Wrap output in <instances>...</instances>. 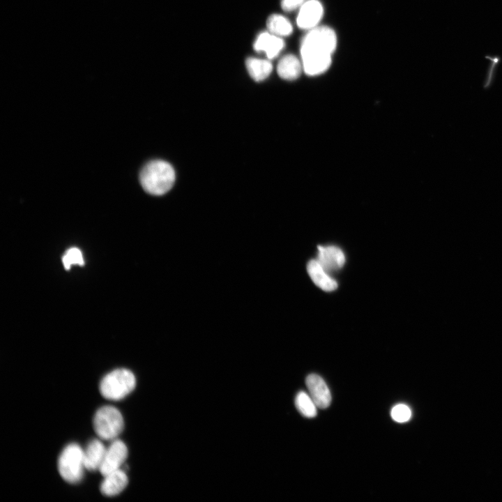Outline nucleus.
<instances>
[{
	"label": "nucleus",
	"mask_w": 502,
	"mask_h": 502,
	"mask_svg": "<svg viewBox=\"0 0 502 502\" xmlns=\"http://www.w3.org/2000/svg\"><path fill=\"white\" fill-rule=\"evenodd\" d=\"M175 178L173 167L161 160L148 162L139 174V181L143 189L153 195H162L167 192L172 188Z\"/></svg>",
	"instance_id": "obj_1"
},
{
	"label": "nucleus",
	"mask_w": 502,
	"mask_h": 502,
	"mask_svg": "<svg viewBox=\"0 0 502 502\" xmlns=\"http://www.w3.org/2000/svg\"><path fill=\"white\" fill-rule=\"evenodd\" d=\"M337 45L335 31L328 26H316L309 31L301 45V59L331 56Z\"/></svg>",
	"instance_id": "obj_2"
},
{
	"label": "nucleus",
	"mask_w": 502,
	"mask_h": 502,
	"mask_svg": "<svg viewBox=\"0 0 502 502\" xmlns=\"http://www.w3.org/2000/svg\"><path fill=\"white\" fill-rule=\"evenodd\" d=\"M136 379L129 370L121 368L106 374L100 383V392L103 397L110 400H120L135 388Z\"/></svg>",
	"instance_id": "obj_3"
},
{
	"label": "nucleus",
	"mask_w": 502,
	"mask_h": 502,
	"mask_svg": "<svg viewBox=\"0 0 502 502\" xmlns=\"http://www.w3.org/2000/svg\"><path fill=\"white\" fill-rule=\"evenodd\" d=\"M84 464V450L77 443L66 446L58 459L60 476L66 482L75 484L83 478Z\"/></svg>",
	"instance_id": "obj_4"
},
{
	"label": "nucleus",
	"mask_w": 502,
	"mask_h": 502,
	"mask_svg": "<svg viewBox=\"0 0 502 502\" xmlns=\"http://www.w3.org/2000/svg\"><path fill=\"white\" fill-rule=\"evenodd\" d=\"M94 431L98 437L113 441L122 432L124 421L121 412L114 406H104L96 412L93 418Z\"/></svg>",
	"instance_id": "obj_5"
},
{
	"label": "nucleus",
	"mask_w": 502,
	"mask_h": 502,
	"mask_svg": "<svg viewBox=\"0 0 502 502\" xmlns=\"http://www.w3.org/2000/svg\"><path fill=\"white\" fill-rule=\"evenodd\" d=\"M127 457L126 445L119 439L113 440L106 449L103 462L99 469L100 473L105 476L108 473L119 469Z\"/></svg>",
	"instance_id": "obj_6"
},
{
	"label": "nucleus",
	"mask_w": 502,
	"mask_h": 502,
	"mask_svg": "<svg viewBox=\"0 0 502 502\" xmlns=\"http://www.w3.org/2000/svg\"><path fill=\"white\" fill-rule=\"evenodd\" d=\"M305 383L317 406L327 408L331 402V395L324 380L317 374H310L307 376Z\"/></svg>",
	"instance_id": "obj_7"
},
{
	"label": "nucleus",
	"mask_w": 502,
	"mask_h": 502,
	"mask_svg": "<svg viewBox=\"0 0 502 502\" xmlns=\"http://www.w3.org/2000/svg\"><path fill=\"white\" fill-rule=\"evenodd\" d=\"M323 7L318 0H308L300 7L297 17L298 26L304 29L317 26L323 15Z\"/></svg>",
	"instance_id": "obj_8"
},
{
	"label": "nucleus",
	"mask_w": 502,
	"mask_h": 502,
	"mask_svg": "<svg viewBox=\"0 0 502 502\" xmlns=\"http://www.w3.org/2000/svg\"><path fill=\"white\" fill-rule=\"evenodd\" d=\"M317 261L328 273L336 271L344 265L345 257L343 252L335 246H318Z\"/></svg>",
	"instance_id": "obj_9"
},
{
	"label": "nucleus",
	"mask_w": 502,
	"mask_h": 502,
	"mask_svg": "<svg viewBox=\"0 0 502 502\" xmlns=\"http://www.w3.org/2000/svg\"><path fill=\"white\" fill-rule=\"evenodd\" d=\"M284 45L282 39L270 32L260 33L254 43L256 51H263L269 59L277 56Z\"/></svg>",
	"instance_id": "obj_10"
},
{
	"label": "nucleus",
	"mask_w": 502,
	"mask_h": 502,
	"mask_svg": "<svg viewBox=\"0 0 502 502\" xmlns=\"http://www.w3.org/2000/svg\"><path fill=\"white\" fill-rule=\"evenodd\" d=\"M100 485L101 493L107 496H114L121 493L128 482L126 473L118 469L112 471L105 476Z\"/></svg>",
	"instance_id": "obj_11"
},
{
	"label": "nucleus",
	"mask_w": 502,
	"mask_h": 502,
	"mask_svg": "<svg viewBox=\"0 0 502 502\" xmlns=\"http://www.w3.org/2000/svg\"><path fill=\"white\" fill-rule=\"evenodd\" d=\"M106 448L98 439L90 441L84 450V464L86 469L94 471L99 470L106 452Z\"/></svg>",
	"instance_id": "obj_12"
},
{
	"label": "nucleus",
	"mask_w": 502,
	"mask_h": 502,
	"mask_svg": "<svg viewBox=\"0 0 502 502\" xmlns=\"http://www.w3.org/2000/svg\"><path fill=\"white\" fill-rule=\"evenodd\" d=\"M307 270L312 280L321 289L330 291L337 288L336 281L328 275L317 260H310L307 264Z\"/></svg>",
	"instance_id": "obj_13"
},
{
	"label": "nucleus",
	"mask_w": 502,
	"mask_h": 502,
	"mask_svg": "<svg viewBox=\"0 0 502 502\" xmlns=\"http://www.w3.org/2000/svg\"><path fill=\"white\" fill-rule=\"evenodd\" d=\"M302 68L303 65L296 56L287 54L278 62L277 72L281 78L294 80L300 76Z\"/></svg>",
	"instance_id": "obj_14"
},
{
	"label": "nucleus",
	"mask_w": 502,
	"mask_h": 502,
	"mask_svg": "<svg viewBox=\"0 0 502 502\" xmlns=\"http://www.w3.org/2000/svg\"><path fill=\"white\" fill-rule=\"evenodd\" d=\"M245 64L250 75L256 82H261L267 78L273 69L270 61L257 58H248Z\"/></svg>",
	"instance_id": "obj_15"
},
{
	"label": "nucleus",
	"mask_w": 502,
	"mask_h": 502,
	"mask_svg": "<svg viewBox=\"0 0 502 502\" xmlns=\"http://www.w3.org/2000/svg\"><path fill=\"white\" fill-rule=\"evenodd\" d=\"M266 24L269 32L277 36H289L293 30L291 22L286 17L278 14L271 15Z\"/></svg>",
	"instance_id": "obj_16"
},
{
	"label": "nucleus",
	"mask_w": 502,
	"mask_h": 502,
	"mask_svg": "<svg viewBox=\"0 0 502 502\" xmlns=\"http://www.w3.org/2000/svg\"><path fill=\"white\" fill-rule=\"evenodd\" d=\"M295 405L298 411L303 416L309 418L317 416V405L308 394L300 391L296 396Z\"/></svg>",
	"instance_id": "obj_17"
},
{
	"label": "nucleus",
	"mask_w": 502,
	"mask_h": 502,
	"mask_svg": "<svg viewBox=\"0 0 502 502\" xmlns=\"http://www.w3.org/2000/svg\"><path fill=\"white\" fill-rule=\"evenodd\" d=\"M63 264L66 269L68 270L71 265H84V259L82 252L77 248L68 250L63 255Z\"/></svg>",
	"instance_id": "obj_18"
},
{
	"label": "nucleus",
	"mask_w": 502,
	"mask_h": 502,
	"mask_svg": "<svg viewBox=\"0 0 502 502\" xmlns=\"http://www.w3.org/2000/svg\"><path fill=\"white\" fill-rule=\"evenodd\" d=\"M390 415L395 421L405 423L411 418V411L406 405L399 404L392 409Z\"/></svg>",
	"instance_id": "obj_19"
},
{
	"label": "nucleus",
	"mask_w": 502,
	"mask_h": 502,
	"mask_svg": "<svg viewBox=\"0 0 502 502\" xmlns=\"http://www.w3.org/2000/svg\"><path fill=\"white\" fill-rule=\"evenodd\" d=\"M304 0H282L281 6L286 11H291L301 7Z\"/></svg>",
	"instance_id": "obj_20"
}]
</instances>
